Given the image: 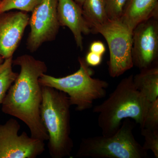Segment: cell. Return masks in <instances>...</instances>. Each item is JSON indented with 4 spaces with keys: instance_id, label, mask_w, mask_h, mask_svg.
Segmentation results:
<instances>
[{
    "instance_id": "6da1fadb",
    "label": "cell",
    "mask_w": 158,
    "mask_h": 158,
    "mask_svg": "<svg viewBox=\"0 0 158 158\" xmlns=\"http://www.w3.org/2000/svg\"><path fill=\"white\" fill-rule=\"evenodd\" d=\"M20 72L7 91L2 103V111L23 122L28 127L31 137L44 141L48 135L40 116L42 100V86L39 78L48 70L45 62L28 55L13 60Z\"/></svg>"
},
{
    "instance_id": "7a4b0ae2",
    "label": "cell",
    "mask_w": 158,
    "mask_h": 158,
    "mask_svg": "<svg viewBox=\"0 0 158 158\" xmlns=\"http://www.w3.org/2000/svg\"><path fill=\"white\" fill-rule=\"evenodd\" d=\"M133 77L131 75L123 79L109 97L94 108L102 135H114L126 118L132 119L140 127L143 124L152 102L137 90Z\"/></svg>"
},
{
    "instance_id": "3957f363",
    "label": "cell",
    "mask_w": 158,
    "mask_h": 158,
    "mask_svg": "<svg viewBox=\"0 0 158 158\" xmlns=\"http://www.w3.org/2000/svg\"><path fill=\"white\" fill-rule=\"evenodd\" d=\"M42 91L40 116L48 135L50 155L52 158L70 156L73 142L70 137L69 98L64 92L51 87L42 86Z\"/></svg>"
},
{
    "instance_id": "277c9868",
    "label": "cell",
    "mask_w": 158,
    "mask_h": 158,
    "mask_svg": "<svg viewBox=\"0 0 158 158\" xmlns=\"http://www.w3.org/2000/svg\"><path fill=\"white\" fill-rule=\"evenodd\" d=\"M78 70L62 77H56L46 73L40 76L41 86L54 88L66 94L71 106H75L78 111L88 110L94 102L104 98L109 87L107 82L92 77L93 71L86 63L85 59L79 57Z\"/></svg>"
},
{
    "instance_id": "5b68a950",
    "label": "cell",
    "mask_w": 158,
    "mask_h": 158,
    "mask_svg": "<svg viewBox=\"0 0 158 158\" xmlns=\"http://www.w3.org/2000/svg\"><path fill=\"white\" fill-rule=\"evenodd\" d=\"M135 122L130 118L123 121L111 136L83 138L76 157L94 158H146L148 151L138 143L133 131Z\"/></svg>"
},
{
    "instance_id": "8992f818",
    "label": "cell",
    "mask_w": 158,
    "mask_h": 158,
    "mask_svg": "<svg viewBox=\"0 0 158 158\" xmlns=\"http://www.w3.org/2000/svg\"><path fill=\"white\" fill-rule=\"evenodd\" d=\"M91 33L101 34L107 43L110 51L108 70L110 77H119L132 68V31L120 19H108L104 23L94 26Z\"/></svg>"
},
{
    "instance_id": "52a82bcc",
    "label": "cell",
    "mask_w": 158,
    "mask_h": 158,
    "mask_svg": "<svg viewBox=\"0 0 158 158\" xmlns=\"http://www.w3.org/2000/svg\"><path fill=\"white\" fill-rule=\"evenodd\" d=\"M20 129L13 118L0 125V158H36L44 152V141L29 137L25 131L19 135Z\"/></svg>"
},
{
    "instance_id": "ba28073f",
    "label": "cell",
    "mask_w": 158,
    "mask_h": 158,
    "mask_svg": "<svg viewBox=\"0 0 158 158\" xmlns=\"http://www.w3.org/2000/svg\"><path fill=\"white\" fill-rule=\"evenodd\" d=\"M58 0H40L29 19L31 32L27 40L30 52H35L45 42L54 40L59 32Z\"/></svg>"
},
{
    "instance_id": "9c48e42d",
    "label": "cell",
    "mask_w": 158,
    "mask_h": 158,
    "mask_svg": "<svg viewBox=\"0 0 158 158\" xmlns=\"http://www.w3.org/2000/svg\"><path fill=\"white\" fill-rule=\"evenodd\" d=\"M133 64L140 70L158 65V16L138 24L132 31Z\"/></svg>"
},
{
    "instance_id": "30bf717a",
    "label": "cell",
    "mask_w": 158,
    "mask_h": 158,
    "mask_svg": "<svg viewBox=\"0 0 158 158\" xmlns=\"http://www.w3.org/2000/svg\"><path fill=\"white\" fill-rule=\"evenodd\" d=\"M30 16L22 11L0 13V56L4 59L13 56L18 47Z\"/></svg>"
},
{
    "instance_id": "8fae6325",
    "label": "cell",
    "mask_w": 158,
    "mask_h": 158,
    "mask_svg": "<svg viewBox=\"0 0 158 158\" xmlns=\"http://www.w3.org/2000/svg\"><path fill=\"white\" fill-rule=\"evenodd\" d=\"M57 15L60 26L70 30L77 46L83 50V34H90L91 29L83 15L82 7L74 0H58Z\"/></svg>"
},
{
    "instance_id": "7c38bea8",
    "label": "cell",
    "mask_w": 158,
    "mask_h": 158,
    "mask_svg": "<svg viewBox=\"0 0 158 158\" xmlns=\"http://www.w3.org/2000/svg\"><path fill=\"white\" fill-rule=\"evenodd\" d=\"M158 16V0H127L120 20L131 31L138 24Z\"/></svg>"
},
{
    "instance_id": "4fadbf2b",
    "label": "cell",
    "mask_w": 158,
    "mask_h": 158,
    "mask_svg": "<svg viewBox=\"0 0 158 158\" xmlns=\"http://www.w3.org/2000/svg\"><path fill=\"white\" fill-rule=\"evenodd\" d=\"M137 90L149 102L158 99V66L142 69L133 77Z\"/></svg>"
},
{
    "instance_id": "5bb4252c",
    "label": "cell",
    "mask_w": 158,
    "mask_h": 158,
    "mask_svg": "<svg viewBox=\"0 0 158 158\" xmlns=\"http://www.w3.org/2000/svg\"><path fill=\"white\" fill-rule=\"evenodd\" d=\"M83 15L92 29L108 20L106 0H85L82 7Z\"/></svg>"
},
{
    "instance_id": "9a60e30c",
    "label": "cell",
    "mask_w": 158,
    "mask_h": 158,
    "mask_svg": "<svg viewBox=\"0 0 158 158\" xmlns=\"http://www.w3.org/2000/svg\"><path fill=\"white\" fill-rule=\"evenodd\" d=\"M12 65V57L5 59L0 65V104L2 103L7 91L18 75L13 71Z\"/></svg>"
},
{
    "instance_id": "2e32d148",
    "label": "cell",
    "mask_w": 158,
    "mask_h": 158,
    "mask_svg": "<svg viewBox=\"0 0 158 158\" xmlns=\"http://www.w3.org/2000/svg\"><path fill=\"white\" fill-rule=\"evenodd\" d=\"M40 0H2L0 13L16 10L32 12Z\"/></svg>"
},
{
    "instance_id": "e0dca14e",
    "label": "cell",
    "mask_w": 158,
    "mask_h": 158,
    "mask_svg": "<svg viewBox=\"0 0 158 158\" xmlns=\"http://www.w3.org/2000/svg\"><path fill=\"white\" fill-rule=\"evenodd\" d=\"M142 135L144 137L143 147L147 151L151 150L156 158H158V129H141Z\"/></svg>"
},
{
    "instance_id": "ac0fdd59",
    "label": "cell",
    "mask_w": 158,
    "mask_h": 158,
    "mask_svg": "<svg viewBox=\"0 0 158 158\" xmlns=\"http://www.w3.org/2000/svg\"><path fill=\"white\" fill-rule=\"evenodd\" d=\"M108 19H120L127 0H106Z\"/></svg>"
},
{
    "instance_id": "d6986e66",
    "label": "cell",
    "mask_w": 158,
    "mask_h": 158,
    "mask_svg": "<svg viewBox=\"0 0 158 158\" xmlns=\"http://www.w3.org/2000/svg\"><path fill=\"white\" fill-rule=\"evenodd\" d=\"M140 128L158 129V99L152 102Z\"/></svg>"
},
{
    "instance_id": "ffe728a7",
    "label": "cell",
    "mask_w": 158,
    "mask_h": 158,
    "mask_svg": "<svg viewBox=\"0 0 158 158\" xmlns=\"http://www.w3.org/2000/svg\"><path fill=\"white\" fill-rule=\"evenodd\" d=\"M85 60L89 66H98L101 64L102 56L89 51L86 55Z\"/></svg>"
},
{
    "instance_id": "44dd1931",
    "label": "cell",
    "mask_w": 158,
    "mask_h": 158,
    "mask_svg": "<svg viewBox=\"0 0 158 158\" xmlns=\"http://www.w3.org/2000/svg\"><path fill=\"white\" fill-rule=\"evenodd\" d=\"M89 51L103 56L106 52V46L101 41H94L90 44Z\"/></svg>"
},
{
    "instance_id": "7402d4cb",
    "label": "cell",
    "mask_w": 158,
    "mask_h": 158,
    "mask_svg": "<svg viewBox=\"0 0 158 158\" xmlns=\"http://www.w3.org/2000/svg\"><path fill=\"white\" fill-rule=\"evenodd\" d=\"M74 1L78 5H79V6H81V7H82L83 4H84V2H85V0H74Z\"/></svg>"
},
{
    "instance_id": "603a6c76",
    "label": "cell",
    "mask_w": 158,
    "mask_h": 158,
    "mask_svg": "<svg viewBox=\"0 0 158 158\" xmlns=\"http://www.w3.org/2000/svg\"><path fill=\"white\" fill-rule=\"evenodd\" d=\"M4 60H5V59H4L1 56H0V65L3 63V62H4Z\"/></svg>"
},
{
    "instance_id": "cb8c5ba5",
    "label": "cell",
    "mask_w": 158,
    "mask_h": 158,
    "mask_svg": "<svg viewBox=\"0 0 158 158\" xmlns=\"http://www.w3.org/2000/svg\"><path fill=\"white\" fill-rule=\"evenodd\" d=\"M1 2H2V0H0V5H1Z\"/></svg>"
}]
</instances>
